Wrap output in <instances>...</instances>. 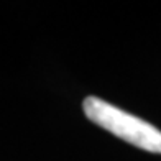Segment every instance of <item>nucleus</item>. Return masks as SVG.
<instances>
[{
    "label": "nucleus",
    "mask_w": 161,
    "mask_h": 161,
    "mask_svg": "<svg viewBox=\"0 0 161 161\" xmlns=\"http://www.w3.org/2000/svg\"><path fill=\"white\" fill-rule=\"evenodd\" d=\"M82 108L91 122L110 131L117 138L145 151L161 153V131L140 117L92 96L84 100Z\"/></svg>",
    "instance_id": "obj_1"
}]
</instances>
